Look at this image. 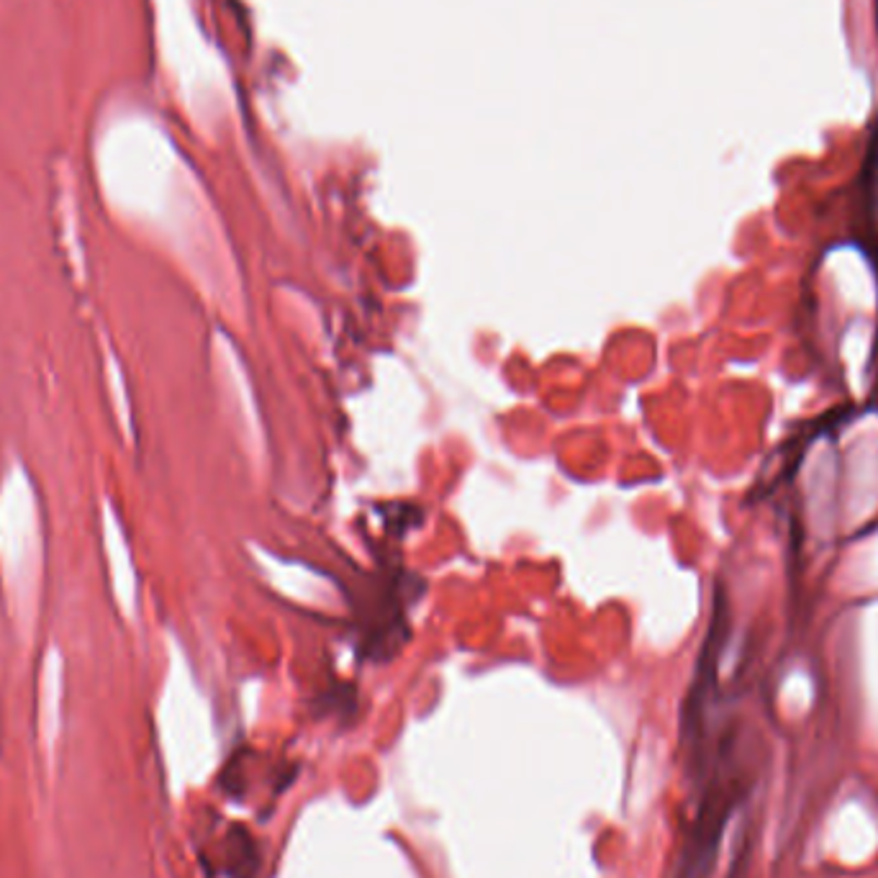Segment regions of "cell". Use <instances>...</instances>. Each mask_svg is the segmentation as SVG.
Instances as JSON below:
<instances>
[]
</instances>
